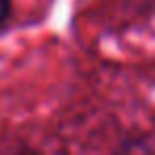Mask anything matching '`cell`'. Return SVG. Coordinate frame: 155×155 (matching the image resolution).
Listing matches in <instances>:
<instances>
[{"mask_svg": "<svg viewBox=\"0 0 155 155\" xmlns=\"http://www.w3.org/2000/svg\"><path fill=\"white\" fill-rule=\"evenodd\" d=\"M117 155H153V153L144 142H127V144H121Z\"/></svg>", "mask_w": 155, "mask_h": 155, "instance_id": "1", "label": "cell"}, {"mask_svg": "<svg viewBox=\"0 0 155 155\" xmlns=\"http://www.w3.org/2000/svg\"><path fill=\"white\" fill-rule=\"evenodd\" d=\"M9 13H11V0H0V28L7 24Z\"/></svg>", "mask_w": 155, "mask_h": 155, "instance_id": "2", "label": "cell"}, {"mask_svg": "<svg viewBox=\"0 0 155 155\" xmlns=\"http://www.w3.org/2000/svg\"><path fill=\"white\" fill-rule=\"evenodd\" d=\"M21 155H32V153H21Z\"/></svg>", "mask_w": 155, "mask_h": 155, "instance_id": "3", "label": "cell"}]
</instances>
